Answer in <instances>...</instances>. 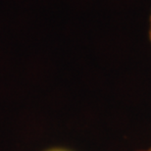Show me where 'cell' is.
Returning a JSON list of instances; mask_svg holds the SVG:
<instances>
[{"mask_svg": "<svg viewBox=\"0 0 151 151\" xmlns=\"http://www.w3.org/2000/svg\"><path fill=\"white\" fill-rule=\"evenodd\" d=\"M141 151H151V145L147 149H144V150H141Z\"/></svg>", "mask_w": 151, "mask_h": 151, "instance_id": "obj_3", "label": "cell"}, {"mask_svg": "<svg viewBox=\"0 0 151 151\" xmlns=\"http://www.w3.org/2000/svg\"><path fill=\"white\" fill-rule=\"evenodd\" d=\"M43 151H73V150L68 149L66 147H51V148H47Z\"/></svg>", "mask_w": 151, "mask_h": 151, "instance_id": "obj_1", "label": "cell"}, {"mask_svg": "<svg viewBox=\"0 0 151 151\" xmlns=\"http://www.w3.org/2000/svg\"><path fill=\"white\" fill-rule=\"evenodd\" d=\"M149 38L151 42V15H150V25H149Z\"/></svg>", "mask_w": 151, "mask_h": 151, "instance_id": "obj_2", "label": "cell"}]
</instances>
